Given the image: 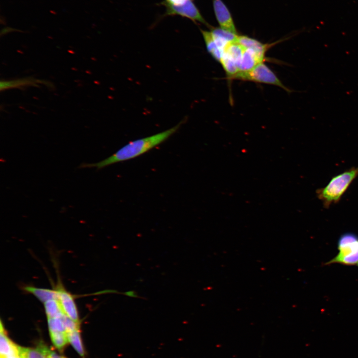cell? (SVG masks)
<instances>
[{"label": "cell", "instance_id": "1", "mask_svg": "<svg viewBox=\"0 0 358 358\" xmlns=\"http://www.w3.org/2000/svg\"><path fill=\"white\" fill-rule=\"evenodd\" d=\"M184 122L182 120L165 131L131 141L104 160L95 163H83L80 168H96L99 170L113 164L136 158L165 142L176 133Z\"/></svg>", "mask_w": 358, "mask_h": 358}, {"label": "cell", "instance_id": "2", "mask_svg": "<svg viewBox=\"0 0 358 358\" xmlns=\"http://www.w3.org/2000/svg\"><path fill=\"white\" fill-rule=\"evenodd\" d=\"M358 177V167H352L332 177L324 187L318 188L316 194L324 208L339 202L352 182Z\"/></svg>", "mask_w": 358, "mask_h": 358}, {"label": "cell", "instance_id": "3", "mask_svg": "<svg viewBox=\"0 0 358 358\" xmlns=\"http://www.w3.org/2000/svg\"><path fill=\"white\" fill-rule=\"evenodd\" d=\"M338 253L325 263V266L338 264L344 266L358 265V235L352 232H345L337 242Z\"/></svg>", "mask_w": 358, "mask_h": 358}, {"label": "cell", "instance_id": "4", "mask_svg": "<svg viewBox=\"0 0 358 358\" xmlns=\"http://www.w3.org/2000/svg\"><path fill=\"white\" fill-rule=\"evenodd\" d=\"M229 80H240L279 87L287 92L291 90L285 87L276 75L263 62L246 72H240Z\"/></svg>", "mask_w": 358, "mask_h": 358}, {"label": "cell", "instance_id": "5", "mask_svg": "<svg viewBox=\"0 0 358 358\" xmlns=\"http://www.w3.org/2000/svg\"><path fill=\"white\" fill-rule=\"evenodd\" d=\"M166 7L164 16L179 15L187 18L193 22L201 23L207 26L211 27L204 18L199 10L192 0H188L183 5L173 6L164 5Z\"/></svg>", "mask_w": 358, "mask_h": 358}, {"label": "cell", "instance_id": "6", "mask_svg": "<svg viewBox=\"0 0 358 358\" xmlns=\"http://www.w3.org/2000/svg\"><path fill=\"white\" fill-rule=\"evenodd\" d=\"M215 15L220 27L237 34L232 14L222 0H212Z\"/></svg>", "mask_w": 358, "mask_h": 358}, {"label": "cell", "instance_id": "7", "mask_svg": "<svg viewBox=\"0 0 358 358\" xmlns=\"http://www.w3.org/2000/svg\"><path fill=\"white\" fill-rule=\"evenodd\" d=\"M57 290L59 293L58 300L64 313L80 324L78 309L72 295L61 286H59Z\"/></svg>", "mask_w": 358, "mask_h": 358}, {"label": "cell", "instance_id": "8", "mask_svg": "<svg viewBox=\"0 0 358 358\" xmlns=\"http://www.w3.org/2000/svg\"><path fill=\"white\" fill-rule=\"evenodd\" d=\"M41 84L50 87H51L52 85L48 81L29 77L10 80H1L0 83V91H2L11 89H21L23 87L30 86L39 87Z\"/></svg>", "mask_w": 358, "mask_h": 358}, {"label": "cell", "instance_id": "9", "mask_svg": "<svg viewBox=\"0 0 358 358\" xmlns=\"http://www.w3.org/2000/svg\"><path fill=\"white\" fill-rule=\"evenodd\" d=\"M210 32L217 46L223 52L226 46L230 42L236 41L239 36L221 27L211 26Z\"/></svg>", "mask_w": 358, "mask_h": 358}, {"label": "cell", "instance_id": "10", "mask_svg": "<svg viewBox=\"0 0 358 358\" xmlns=\"http://www.w3.org/2000/svg\"><path fill=\"white\" fill-rule=\"evenodd\" d=\"M264 59L253 49L245 48L239 65V72L251 70L263 62Z\"/></svg>", "mask_w": 358, "mask_h": 358}, {"label": "cell", "instance_id": "11", "mask_svg": "<svg viewBox=\"0 0 358 358\" xmlns=\"http://www.w3.org/2000/svg\"><path fill=\"white\" fill-rule=\"evenodd\" d=\"M18 346L8 338L1 322L0 334V358L19 356Z\"/></svg>", "mask_w": 358, "mask_h": 358}, {"label": "cell", "instance_id": "12", "mask_svg": "<svg viewBox=\"0 0 358 358\" xmlns=\"http://www.w3.org/2000/svg\"><path fill=\"white\" fill-rule=\"evenodd\" d=\"M237 42L245 48L252 49L263 57L268 49L274 43L263 44L258 40L246 35H239Z\"/></svg>", "mask_w": 358, "mask_h": 358}, {"label": "cell", "instance_id": "13", "mask_svg": "<svg viewBox=\"0 0 358 358\" xmlns=\"http://www.w3.org/2000/svg\"><path fill=\"white\" fill-rule=\"evenodd\" d=\"M24 289L27 292L32 294L43 303L49 300L59 299V293L57 289L52 290L31 286H25Z\"/></svg>", "mask_w": 358, "mask_h": 358}, {"label": "cell", "instance_id": "14", "mask_svg": "<svg viewBox=\"0 0 358 358\" xmlns=\"http://www.w3.org/2000/svg\"><path fill=\"white\" fill-rule=\"evenodd\" d=\"M208 53L218 62L220 61L223 52L220 50L216 44L210 31L200 29Z\"/></svg>", "mask_w": 358, "mask_h": 358}, {"label": "cell", "instance_id": "15", "mask_svg": "<svg viewBox=\"0 0 358 358\" xmlns=\"http://www.w3.org/2000/svg\"><path fill=\"white\" fill-rule=\"evenodd\" d=\"M245 49V48L236 41L229 43L225 48L223 54L233 60L236 63L239 68V65Z\"/></svg>", "mask_w": 358, "mask_h": 358}, {"label": "cell", "instance_id": "16", "mask_svg": "<svg viewBox=\"0 0 358 358\" xmlns=\"http://www.w3.org/2000/svg\"><path fill=\"white\" fill-rule=\"evenodd\" d=\"M44 305L48 318L59 317L64 314L58 300H49L44 302Z\"/></svg>", "mask_w": 358, "mask_h": 358}, {"label": "cell", "instance_id": "17", "mask_svg": "<svg viewBox=\"0 0 358 358\" xmlns=\"http://www.w3.org/2000/svg\"><path fill=\"white\" fill-rule=\"evenodd\" d=\"M68 341L82 357H84L85 353L82 344V341L80 333V330L76 329L74 331L66 333Z\"/></svg>", "mask_w": 358, "mask_h": 358}, {"label": "cell", "instance_id": "18", "mask_svg": "<svg viewBox=\"0 0 358 358\" xmlns=\"http://www.w3.org/2000/svg\"><path fill=\"white\" fill-rule=\"evenodd\" d=\"M220 63L226 73L228 80L239 72L236 63L224 54H223Z\"/></svg>", "mask_w": 358, "mask_h": 358}, {"label": "cell", "instance_id": "19", "mask_svg": "<svg viewBox=\"0 0 358 358\" xmlns=\"http://www.w3.org/2000/svg\"><path fill=\"white\" fill-rule=\"evenodd\" d=\"M19 355L22 358H48L46 354L38 346L37 348L18 346Z\"/></svg>", "mask_w": 358, "mask_h": 358}, {"label": "cell", "instance_id": "20", "mask_svg": "<svg viewBox=\"0 0 358 358\" xmlns=\"http://www.w3.org/2000/svg\"><path fill=\"white\" fill-rule=\"evenodd\" d=\"M50 335L53 345L60 351L63 350L69 342L66 333L50 332Z\"/></svg>", "mask_w": 358, "mask_h": 358}, {"label": "cell", "instance_id": "21", "mask_svg": "<svg viewBox=\"0 0 358 358\" xmlns=\"http://www.w3.org/2000/svg\"><path fill=\"white\" fill-rule=\"evenodd\" d=\"M48 318V325L49 332H61L66 333V330L62 318Z\"/></svg>", "mask_w": 358, "mask_h": 358}, {"label": "cell", "instance_id": "22", "mask_svg": "<svg viewBox=\"0 0 358 358\" xmlns=\"http://www.w3.org/2000/svg\"><path fill=\"white\" fill-rule=\"evenodd\" d=\"M38 346L46 354L48 358H65L64 357L58 355L56 352L49 350L46 346L43 344H39Z\"/></svg>", "mask_w": 358, "mask_h": 358}, {"label": "cell", "instance_id": "23", "mask_svg": "<svg viewBox=\"0 0 358 358\" xmlns=\"http://www.w3.org/2000/svg\"><path fill=\"white\" fill-rule=\"evenodd\" d=\"M189 0H164L160 3V5H170L173 6H180L183 5Z\"/></svg>", "mask_w": 358, "mask_h": 358}, {"label": "cell", "instance_id": "24", "mask_svg": "<svg viewBox=\"0 0 358 358\" xmlns=\"http://www.w3.org/2000/svg\"><path fill=\"white\" fill-rule=\"evenodd\" d=\"M123 294L124 295L129 296V297H135V298L139 297V296L138 295L137 293L135 291H133V290H130V291H128L125 292L123 293Z\"/></svg>", "mask_w": 358, "mask_h": 358}, {"label": "cell", "instance_id": "25", "mask_svg": "<svg viewBox=\"0 0 358 358\" xmlns=\"http://www.w3.org/2000/svg\"><path fill=\"white\" fill-rule=\"evenodd\" d=\"M4 358H22L20 356L6 357Z\"/></svg>", "mask_w": 358, "mask_h": 358}, {"label": "cell", "instance_id": "26", "mask_svg": "<svg viewBox=\"0 0 358 358\" xmlns=\"http://www.w3.org/2000/svg\"></svg>", "mask_w": 358, "mask_h": 358}, {"label": "cell", "instance_id": "27", "mask_svg": "<svg viewBox=\"0 0 358 358\" xmlns=\"http://www.w3.org/2000/svg\"></svg>", "mask_w": 358, "mask_h": 358}]
</instances>
